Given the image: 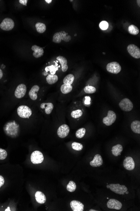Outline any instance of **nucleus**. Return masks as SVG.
Returning <instances> with one entry per match:
<instances>
[{
  "label": "nucleus",
  "mask_w": 140,
  "mask_h": 211,
  "mask_svg": "<svg viewBox=\"0 0 140 211\" xmlns=\"http://www.w3.org/2000/svg\"><path fill=\"white\" fill-rule=\"evenodd\" d=\"M65 31H61L55 33L53 36V42L55 43H60L62 40L65 42H68L71 39V36H69Z\"/></svg>",
  "instance_id": "1"
},
{
  "label": "nucleus",
  "mask_w": 140,
  "mask_h": 211,
  "mask_svg": "<svg viewBox=\"0 0 140 211\" xmlns=\"http://www.w3.org/2000/svg\"><path fill=\"white\" fill-rule=\"evenodd\" d=\"M18 115L23 118H29L32 114L31 109L26 106H21L18 107L17 109Z\"/></svg>",
  "instance_id": "2"
},
{
  "label": "nucleus",
  "mask_w": 140,
  "mask_h": 211,
  "mask_svg": "<svg viewBox=\"0 0 140 211\" xmlns=\"http://www.w3.org/2000/svg\"><path fill=\"white\" fill-rule=\"evenodd\" d=\"M109 185V189L117 194L124 195L126 191H128V188L125 185H120L119 184H110Z\"/></svg>",
  "instance_id": "3"
},
{
  "label": "nucleus",
  "mask_w": 140,
  "mask_h": 211,
  "mask_svg": "<svg viewBox=\"0 0 140 211\" xmlns=\"http://www.w3.org/2000/svg\"><path fill=\"white\" fill-rule=\"evenodd\" d=\"M14 27V22L11 19L5 18L0 24V28L5 31L11 30Z\"/></svg>",
  "instance_id": "4"
},
{
  "label": "nucleus",
  "mask_w": 140,
  "mask_h": 211,
  "mask_svg": "<svg viewBox=\"0 0 140 211\" xmlns=\"http://www.w3.org/2000/svg\"><path fill=\"white\" fill-rule=\"evenodd\" d=\"M119 105L121 109L126 112L130 111L134 107L133 103L128 98H124L122 100Z\"/></svg>",
  "instance_id": "5"
},
{
  "label": "nucleus",
  "mask_w": 140,
  "mask_h": 211,
  "mask_svg": "<svg viewBox=\"0 0 140 211\" xmlns=\"http://www.w3.org/2000/svg\"><path fill=\"white\" fill-rule=\"evenodd\" d=\"M107 70L113 74H117L121 71V67L118 62H113L109 63L107 65Z\"/></svg>",
  "instance_id": "6"
},
{
  "label": "nucleus",
  "mask_w": 140,
  "mask_h": 211,
  "mask_svg": "<svg viewBox=\"0 0 140 211\" xmlns=\"http://www.w3.org/2000/svg\"><path fill=\"white\" fill-rule=\"evenodd\" d=\"M44 160L43 154L40 151H36L32 153L31 156V161L34 164H41Z\"/></svg>",
  "instance_id": "7"
},
{
  "label": "nucleus",
  "mask_w": 140,
  "mask_h": 211,
  "mask_svg": "<svg viewBox=\"0 0 140 211\" xmlns=\"http://www.w3.org/2000/svg\"><path fill=\"white\" fill-rule=\"evenodd\" d=\"M116 114L113 111H109L107 116L103 119V122L107 126H111L113 124L116 119Z\"/></svg>",
  "instance_id": "8"
},
{
  "label": "nucleus",
  "mask_w": 140,
  "mask_h": 211,
  "mask_svg": "<svg viewBox=\"0 0 140 211\" xmlns=\"http://www.w3.org/2000/svg\"><path fill=\"white\" fill-rule=\"evenodd\" d=\"M127 50L129 54L136 59L140 57V50L137 46L134 44H130L127 47Z\"/></svg>",
  "instance_id": "9"
},
{
  "label": "nucleus",
  "mask_w": 140,
  "mask_h": 211,
  "mask_svg": "<svg viewBox=\"0 0 140 211\" xmlns=\"http://www.w3.org/2000/svg\"><path fill=\"white\" fill-rule=\"evenodd\" d=\"M26 87L24 84H20L17 86L15 91V96L16 98L20 99L26 95Z\"/></svg>",
  "instance_id": "10"
},
{
  "label": "nucleus",
  "mask_w": 140,
  "mask_h": 211,
  "mask_svg": "<svg viewBox=\"0 0 140 211\" xmlns=\"http://www.w3.org/2000/svg\"><path fill=\"white\" fill-rule=\"evenodd\" d=\"M70 131L69 126L66 124L60 126L57 131L58 135L61 138H65L67 137Z\"/></svg>",
  "instance_id": "11"
},
{
  "label": "nucleus",
  "mask_w": 140,
  "mask_h": 211,
  "mask_svg": "<svg viewBox=\"0 0 140 211\" xmlns=\"http://www.w3.org/2000/svg\"><path fill=\"white\" fill-rule=\"evenodd\" d=\"M123 166L128 170H133L134 169L135 164L134 161L131 157H127L123 161Z\"/></svg>",
  "instance_id": "12"
},
{
  "label": "nucleus",
  "mask_w": 140,
  "mask_h": 211,
  "mask_svg": "<svg viewBox=\"0 0 140 211\" xmlns=\"http://www.w3.org/2000/svg\"><path fill=\"white\" fill-rule=\"evenodd\" d=\"M107 207L109 209L120 210L122 208V204L116 199H111L107 202Z\"/></svg>",
  "instance_id": "13"
},
{
  "label": "nucleus",
  "mask_w": 140,
  "mask_h": 211,
  "mask_svg": "<svg viewBox=\"0 0 140 211\" xmlns=\"http://www.w3.org/2000/svg\"><path fill=\"white\" fill-rule=\"evenodd\" d=\"M70 207L73 211H83L84 205L79 201L73 200L70 203Z\"/></svg>",
  "instance_id": "14"
},
{
  "label": "nucleus",
  "mask_w": 140,
  "mask_h": 211,
  "mask_svg": "<svg viewBox=\"0 0 140 211\" xmlns=\"http://www.w3.org/2000/svg\"><path fill=\"white\" fill-rule=\"evenodd\" d=\"M31 49L34 52L33 55L35 58H38L43 55L44 51L43 48L35 45L32 46Z\"/></svg>",
  "instance_id": "15"
},
{
  "label": "nucleus",
  "mask_w": 140,
  "mask_h": 211,
  "mask_svg": "<svg viewBox=\"0 0 140 211\" xmlns=\"http://www.w3.org/2000/svg\"><path fill=\"white\" fill-rule=\"evenodd\" d=\"M103 162L101 156L99 154H97L94 157L93 160L90 162V164L92 167H99L102 165Z\"/></svg>",
  "instance_id": "16"
},
{
  "label": "nucleus",
  "mask_w": 140,
  "mask_h": 211,
  "mask_svg": "<svg viewBox=\"0 0 140 211\" xmlns=\"http://www.w3.org/2000/svg\"><path fill=\"white\" fill-rule=\"evenodd\" d=\"M40 90V87L38 85H35L32 86V89L29 91V97L33 100H36L38 99L37 93Z\"/></svg>",
  "instance_id": "17"
},
{
  "label": "nucleus",
  "mask_w": 140,
  "mask_h": 211,
  "mask_svg": "<svg viewBox=\"0 0 140 211\" xmlns=\"http://www.w3.org/2000/svg\"><path fill=\"white\" fill-rule=\"evenodd\" d=\"M36 201L39 204H44L46 201V197L43 193L40 191H38L35 194Z\"/></svg>",
  "instance_id": "18"
},
{
  "label": "nucleus",
  "mask_w": 140,
  "mask_h": 211,
  "mask_svg": "<svg viewBox=\"0 0 140 211\" xmlns=\"http://www.w3.org/2000/svg\"><path fill=\"white\" fill-rule=\"evenodd\" d=\"M57 60L60 62L62 66V70L63 72H65L68 69V65L67 60L64 57L60 56L57 57Z\"/></svg>",
  "instance_id": "19"
},
{
  "label": "nucleus",
  "mask_w": 140,
  "mask_h": 211,
  "mask_svg": "<svg viewBox=\"0 0 140 211\" xmlns=\"http://www.w3.org/2000/svg\"><path fill=\"white\" fill-rule=\"evenodd\" d=\"M41 108L42 109H45V112L47 114H50L52 111L54 106L50 103H43L41 104Z\"/></svg>",
  "instance_id": "20"
},
{
  "label": "nucleus",
  "mask_w": 140,
  "mask_h": 211,
  "mask_svg": "<svg viewBox=\"0 0 140 211\" xmlns=\"http://www.w3.org/2000/svg\"><path fill=\"white\" fill-rule=\"evenodd\" d=\"M123 150V148L122 146L120 144H117L112 147V152L113 155L115 156H118L121 154V152Z\"/></svg>",
  "instance_id": "21"
},
{
  "label": "nucleus",
  "mask_w": 140,
  "mask_h": 211,
  "mask_svg": "<svg viewBox=\"0 0 140 211\" xmlns=\"http://www.w3.org/2000/svg\"><path fill=\"white\" fill-rule=\"evenodd\" d=\"M131 128L133 132L137 134H140V121H135L131 124Z\"/></svg>",
  "instance_id": "22"
},
{
  "label": "nucleus",
  "mask_w": 140,
  "mask_h": 211,
  "mask_svg": "<svg viewBox=\"0 0 140 211\" xmlns=\"http://www.w3.org/2000/svg\"><path fill=\"white\" fill-rule=\"evenodd\" d=\"M58 80V77L56 75H49L47 76L46 80L49 84H53L57 82Z\"/></svg>",
  "instance_id": "23"
},
{
  "label": "nucleus",
  "mask_w": 140,
  "mask_h": 211,
  "mask_svg": "<svg viewBox=\"0 0 140 211\" xmlns=\"http://www.w3.org/2000/svg\"><path fill=\"white\" fill-rule=\"evenodd\" d=\"M72 89H73V87L71 85L63 84L60 87V91L62 93L64 94L70 93L72 91Z\"/></svg>",
  "instance_id": "24"
},
{
  "label": "nucleus",
  "mask_w": 140,
  "mask_h": 211,
  "mask_svg": "<svg viewBox=\"0 0 140 211\" xmlns=\"http://www.w3.org/2000/svg\"><path fill=\"white\" fill-rule=\"evenodd\" d=\"M35 27H36L37 32L40 33H44L46 30V26L45 24H44V23H41V22H38L36 23Z\"/></svg>",
  "instance_id": "25"
},
{
  "label": "nucleus",
  "mask_w": 140,
  "mask_h": 211,
  "mask_svg": "<svg viewBox=\"0 0 140 211\" xmlns=\"http://www.w3.org/2000/svg\"><path fill=\"white\" fill-rule=\"evenodd\" d=\"M74 80V76L73 74H68L63 79L64 84L71 85Z\"/></svg>",
  "instance_id": "26"
},
{
  "label": "nucleus",
  "mask_w": 140,
  "mask_h": 211,
  "mask_svg": "<svg viewBox=\"0 0 140 211\" xmlns=\"http://www.w3.org/2000/svg\"><path fill=\"white\" fill-rule=\"evenodd\" d=\"M128 31L131 34L133 35H137L139 33V30L136 26L131 24L129 26L128 28Z\"/></svg>",
  "instance_id": "27"
},
{
  "label": "nucleus",
  "mask_w": 140,
  "mask_h": 211,
  "mask_svg": "<svg viewBox=\"0 0 140 211\" xmlns=\"http://www.w3.org/2000/svg\"><path fill=\"white\" fill-rule=\"evenodd\" d=\"M68 191L70 192H73L75 191L76 188V185L75 182L73 181H70L67 186Z\"/></svg>",
  "instance_id": "28"
},
{
  "label": "nucleus",
  "mask_w": 140,
  "mask_h": 211,
  "mask_svg": "<svg viewBox=\"0 0 140 211\" xmlns=\"http://www.w3.org/2000/svg\"><path fill=\"white\" fill-rule=\"evenodd\" d=\"M86 129L84 128H79L77 131L76 133V137L77 138L81 139L83 138L85 136V133H86Z\"/></svg>",
  "instance_id": "29"
},
{
  "label": "nucleus",
  "mask_w": 140,
  "mask_h": 211,
  "mask_svg": "<svg viewBox=\"0 0 140 211\" xmlns=\"http://www.w3.org/2000/svg\"><path fill=\"white\" fill-rule=\"evenodd\" d=\"M83 112L81 110L73 111L71 113V116L74 118H78L82 116Z\"/></svg>",
  "instance_id": "30"
},
{
  "label": "nucleus",
  "mask_w": 140,
  "mask_h": 211,
  "mask_svg": "<svg viewBox=\"0 0 140 211\" xmlns=\"http://www.w3.org/2000/svg\"><path fill=\"white\" fill-rule=\"evenodd\" d=\"M72 148L73 150L76 151H80L82 150L83 149V146L81 143H77V142H73L72 144Z\"/></svg>",
  "instance_id": "31"
},
{
  "label": "nucleus",
  "mask_w": 140,
  "mask_h": 211,
  "mask_svg": "<svg viewBox=\"0 0 140 211\" xmlns=\"http://www.w3.org/2000/svg\"><path fill=\"white\" fill-rule=\"evenodd\" d=\"M84 91L87 94H93L96 92V89L94 86H88L84 88Z\"/></svg>",
  "instance_id": "32"
},
{
  "label": "nucleus",
  "mask_w": 140,
  "mask_h": 211,
  "mask_svg": "<svg viewBox=\"0 0 140 211\" xmlns=\"http://www.w3.org/2000/svg\"><path fill=\"white\" fill-rule=\"evenodd\" d=\"M7 156V153L6 150L0 149V160L5 159Z\"/></svg>",
  "instance_id": "33"
},
{
  "label": "nucleus",
  "mask_w": 140,
  "mask_h": 211,
  "mask_svg": "<svg viewBox=\"0 0 140 211\" xmlns=\"http://www.w3.org/2000/svg\"><path fill=\"white\" fill-rule=\"evenodd\" d=\"M109 24L107 21H103L100 23L99 27L102 30H106L108 28Z\"/></svg>",
  "instance_id": "34"
},
{
  "label": "nucleus",
  "mask_w": 140,
  "mask_h": 211,
  "mask_svg": "<svg viewBox=\"0 0 140 211\" xmlns=\"http://www.w3.org/2000/svg\"><path fill=\"white\" fill-rule=\"evenodd\" d=\"M85 103L86 105H90V104L91 98L90 97H86L85 98Z\"/></svg>",
  "instance_id": "35"
},
{
  "label": "nucleus",
  "mask_w": 140,
  "mask_h": 211,
  "mask_svg": "<svg viewBox=\"0 0 140 211\" xmlns=\"http://www.w3.org/2000/svg\"><path fill=\"white\" fill-rule=\"evenodd\" d=\"M4 179L2 176L0 175V187H2L4 184Z\"/></svg>",
  "instance_id": "36"
},
{
  "label": "nucleus",
  "mask_w": 140,
  "mask_h": 211,
  "mask_svg": "<svg viewBox=\"0 0 140 211\" xmlns=\"http://www.w3.org/2000/svg\"><path fill=\"white\" fill-rule=\"evenodd\" d=\"M19 1L20 4L24 5H26V4H27V0H20Z\"/></svg>",
  "instance_id": "37"
},
{
  "label": "nucleus",
  "mask_w": 140,
  "mask_h": 211,
  "mask_svg": "<svg viewBox=\"0 0 140 211\" xmlns=\"http://www.w3.org/2000/svg\"><path fill=\"white\" fill-rule=\"evenodd\" d=\"M3 71H2L0 69V79L2 78L3 77Z\"/></svg>",
  "instance_id": "38"
},
{
  "label": "nucleus",
  "mask_w": 140,
  "mask_h": 211,
  "mask_svg": "<svg viewBox=\"0 0 140 211\" xmlns=\"http://www.w3.org/2000/svg\"><path fill=\"white\" fill-rule=\"evenodd\" d=\"M45 1L47 3L50 4L52 2V0H45Z\"/></svg>",
  "instance_id": "39"
},
{
  "label": "nucleus",
  "mask_w": 140,
  "mask_h": 211,
  "mask_svg": "<svg viewBox=\"0 0 140 211\" xmlns=\"http://www.w3.org/2000/svg\"><path fill=\"white\" fill-rule=\"evenodd\" d=\"M137 4H138V5H139V6H140V1L139 0V1H137Z\"/></svg>",
  "instance_id": "40"
},
{
  "label": "nucleus",
  "mask_w": 140,
  "mask_h": 211,
  "mask_svg": "<svg viewBox=\"0 0 140 211\" xmlns=\"http://www.w3.org/2000/svg\"><path fill=\"white\" fill-rule=\"evenodd\" d=\"M107 188H108V189H109V185H107Z\"/></svg>",
  "instance_id": "41"
},
{
  "label": "nucleus",
  "mask_w": 140,
  "mask_h": 211,
  "mask_svg": "<svg viewBox=\"0 0 140 211\" xmlns=\"http://www.w3.org/2000/svg\"><path fill=\"white\" fill-rule=\"evenodd\" d=\"M97 210H90V211H97Z\"/></svg>",
  "instance_id": "42"
},
{
  "label": "nucleus",
  "mask_w": 140,
  "mask_h": 211,
  "mask_svg": "<svg viewBox=\"0 0 140 211\" xmlns=\"http://www.w3.org/2000/svg\"><path fill=\"white\" fill-rule=\"evenodd\" d=\"M126 193V194H129V192H128V191H126V193Z\"/></svg>",
  "instance_id": "43"
}]
</instances>
